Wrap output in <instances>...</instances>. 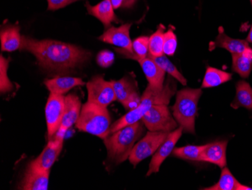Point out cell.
Segmentation results:
<instances>
[{
  "label": "cell",
  "instance_id": "obj_17",
  "mask_svg": "<svg viewBox=\"0 0 252 190\" xmlns=\"http://www.w3.org/2000/svg\"><path fill=\"white\" fill-rule=\"evenodd\" d=\"M86 7L89 15L97 18L106 28H110L113 22H119L110 0H103L96 5H92L86 2Z\"/></svg>",
  "mask_w": 252,
  "mask_h": 190
},
{
  "label": "cell",
  "instance_id": "obj_18",
  "mask_svg": "<svg viewBox=\"0 0 252 190\" xmlns=\"http://www.w3.org/2000/svg\"><path fill=\"white\" fill-rule=\"evenodd\" d=\"M45 85L50 91V93L58 95H64L70 89L76 86L86 85L81 78L73 76H57L50 80H46Z\"/></svg>",
  "mask_w": 252,
  "mask_h": 190
},
{
  "label": "cell",
  "instance_id": "obj_4",
  "mask_svg": "<svg viewBox=\"0 0 252 190\" xmlns=\"http://www.w3.org/2000/svg\"><path fill=\"white\" fill-rule=\"evenodd\" d=\"M79 131L86 132L99 138L109 136L111 117L107 107L87 102L82 106L81 113L76 123Z\"/></svg>",
  "mask_w": 252,
  "mask_h": 190
},
{
  "label": "cell",
  "instance_id": "obj_7",
  "mask_svg": "<svg viewBox=\"0 0 252 190\" xmlns=\"http://www.w3.org/2000/svg\"><path fill=\"white\" fill-rule=\"evenodd\" d=\"M168 133H169L167 132L149 131L141 140H139L134 145L128 158L130 163L135 167L143 160L154 154L165 141Z\"/></svg>",
  "mask_w": 252,
  "mask_h": 190
},
{
  "label": "cell",
  "instance_id": "obj_36",
  "mask_svg": "<svg viewBox=\"0 0 252 190\" xmlns=\"http://www.w3.org/2000/svg\"><path fill=\"white\" fill-rule=\"evenodd\" d=\"M110 1H111L112 5H113L114 9L120 8L123 5V0H110Z\"/></svg>",
  "mask_w": 252,
  "mask_h": 190
},
{
  "label": "cell",
  "instance_id": "obj_13",
  "mask_svg": "<svg viewBox=\"0 0 252 190\" xmlns=\"http://www.w3.org/2000/svg\"><path fill=\"white\" fill-rule=\"evenodd\" d=\"M227 140H221L205 145L200 154L199 161L212 163L223 168L226 165V152Z\"/></svg>",
  "mask_w": 252,
  "mask_h": 190
},
{
  "label": "cell",
  "instance_id": "obj_14",
  "mask_svg": "<svg viewBox=\"0 0 252 190\" xmlns=\"http://www.w3.org/2000/svg\"><path fill=\"white\" fill-rule=\"evenodd\" d=\"M82 104L80 99L75 94L65 96V109L62 125L57 133L64 134L69 129L76 124L81 113Z\"/></svg>",
  "mask_w": 252,
  "mask_h": 190
},
{
  "label": "cell",
  "instance_id": "obj_19",
  "mask_svg": "<svg viewBox=\"0 0 252 190\" xmlns=\"http://www.w3.org/2000/svg\"><path fill=\"white\" fill-rule=\"evenodd\" d=\"M249 42L247 40L244 39H234V38H230L228 37L224 33L223 28L220 27L219 28V35L215 39V42H214L213 47L223 48L226 50L229 51L233 54H239L243 53L246 49H249Z\"/></svg>",
  "mask_w": 252,
  "mask_h": 190
},
{
  "label": "cell",
  "instance_id": "obj_9",
  "mask_svg": "<svg viewBox=\"0 0 252 190\" xmlns=\"http://www.w3.org/2000/svg\"><path fill=\"white\" fill-rule=\"evenodd\" d=\"M65 96L50 93L45 106V120L49 140L59 131L64 114Z\"/></svg>",
  "mask_w": 252,
  "mask_h": 190
},
{
  "label": "cell",
  "instance_id": "obj_35",
  "mask_svg": "<svg viewBox=\"0 0 252 190\" xmlns=\"http://www.w3.org/2000/svg\"><path fill=\"white\" fill-rule=\"evenodd\" d=\"M137 0H123V5L122 7L123 8H131L134 5Z\"/></svg>",
  "mask_w": 252,
  "mask_h": 190
},
{
  "label": "cell",
  "instance_id": "obj_10",
  "mask_svg": "<svg viewBox=\"0 0 252 190\" xmlns=\"http://www.w3.org/2000/svg\"><path fill=\"white\" fill-rule=\"evenodd\" d=\"M64 134L57 133L52 139L49 140L46 147L37 158L32 160L28 167L41 171H50L55 161L63 149Z\"/></svg>",
  "mask_w": 252,
  "mask_h": 190
},
{
  "label": "cell",
  "instance_id": "obj_1",
  "mask_svg": "<svg viewBox=\"0 0 252 190\" xmlns=\"http://www.w3.org/2000/svg\"><path fill=\"white\" fill-rule=\"evenodd\" d=\"M21 50L28 51L36 57L39 66L52 72H67L89 61L92 53L76 45L52 40L21 37Z\"/></svg>",
  "mask_w": 252,
  "mask_h": 190
},
{
  "label": "cell",
  "instance_id": "obj_28",
  "mask_svg": "<svg viewBox=\"0 0 252 190\" xmlns=\"http://www.w3.org/2000/svg\"><path fill=\"white\" fill-rule=\"evenodd\" d=\"M150 56H151V55H150ZM151 57L154 59V62H155L162 70L165 71V73H168L170 76L175 78V80H178L181 84L184 85V86H186L187 83H188L186 78L180 73L179 71L177 69L176 67H175L173 64L171 63V61H170L165 55H161V56H158V57H153V56H151Z\"/></svg>",
  "mask_w": 252,
  "mask_h": 190
},
{
  "label": "cell",
  "instance_id": "obj_3",
  "mask_svg": "<svg viewBox=\"0 0 252 190\" xmlns=\"http://www.w3.org/2000/svg\"><path fill=\"white\" fill-rule=\"evenodd\" d=\"M142 120L126 126L112 133L104 140L110 161L120 164L128 159L134 145L145 131Z\"/></svg>",
  "mask_w": 252,
  "mask_h": 190
},
{
  "label": "cell",
  "instance_id": "obj_15",
  "mask_svg": "<svg viewBox=\"0 0 252 190\" xmlns=\"http://www.w3.org/2000/svg\"><path fill=\"white\" fill-rule=\"evenodd\" d=\"M136 61L139 62L150 86L154 88L163 87L165 71L162 70L150 55L144 59H138Z\"/></svg>",
  "mask_w": 252,
  "mask_h": 190
},
{
  "label": "cell",
  "instance_id": "obj_27",
  "mask_svg": "<svg viewBox=\"0 0 252 190\" xmlns=\"http://www.w3.org/2000/svg\"><path fill=\"white\" fill-rule=\"evenodd\" d=\"M164 35L165 28L162 25L154 34L150 37L149 40V55L153 57H158L165 55L163 51Z\"/></svg>",
  "mask_w": 252,
  "mask_h": 190
},
{
  "label": "cell",
  "instance_id": "obj_2",
  "mask_svg": "<svg viewBox=\"0 0 252 190\" xmlns=\"http://www.w3.org/2000/svg\"><path fill=\"white\" fill-rule=\"evenodd\" d=\"M174 79L175 78L169 75L162 88H154L148 85L141 96L140 106L134 110L128 111V113L112 124L109 135L123 127L141 120L153 106L169 104L170 100L176 92L177 83Z\"/></svg>",
  "mask_w": 252,
  "mask_h": 190
},
{
  "label": "cell",
  "instance_id": "obj_37",
  "mask_svg": "<svg viewBox=\"0 0 252 190\" xmlns=\"http://www.w3.org/2000/svg\"><path fill=\"white\" fill-rule=\"evenodd\" d=\"M246 40L248 42H250V43H252V27H251L250 31H249V35H248L247 39Z\"/></svg>",
  "mask_w": 252,
  "mask_h": 190
},
{
  "label": "cell",
  "instance_id": "obj_5",
  "mask_svg": "<svg viewBox=\"0 0 252 190\" xmlns=\"http://www.w3.org/2000/svg\"><path fill=\"white\" fill-rule=\"evenodd\" d=\"M202 94V89L191 88H185L177 93L176 101L172 107L173 116L186 133L195 134L198 103Z\"/></svg>",
  "mask_w": 252,
  "mask_h": 190
},
{
  "label": "cell",
  "instance_id": "obj_22",
  "mask_svg": "<svg viewBox=\"0 0 252 190\" xmlns=\"http://www.w3.org/2000/svg\"><path fill=\"white\" fill-rule=\"evenodd\" d=\"M232 68L242 77H249L252 70V49L249 48L243 53L233 54Z\"/></svg>",
  "mask_w": 252,
  "mask_h": 190
},
{
  "label": "cell",
  "instance_id": "obj_11",
  "mask_svg": "<svg viewBox=\"0 0 252 190\" xmlns=\"http://www.w3.org/2000/svg\"><path fill=\"white\" fill-rule=\"evenodd\" d=\"M183 132H184L183 127L180 126V127L177 128L176 130L168 133V137L165 139V141L162 143V145L158 147L157 152L154 153L151 163H150V165H149L147 177H149L154 173L158 172L162 163L168 158V156H169L170 154L173 152L177 143L182 136Z\"/></svg>",
  "mask_w": 252,
  "mask_h": 190
},
{
  "label": "cell",
  "instance_id": "obj_30",
  "mask_svg": "<svg viewBox=\"0 0 252 190\" xmlns=\"http://www.w3.org/2000/svg\"><path fill=\"white\" fill-rule=\"evenodd\" d=\"M10 59H5L3 55L0 57V91L1 93H6L11 91L13 89V85L8 79L7 75L8 65H9Z\"/></svg>",
  "mask_w": 252,
  "mask_h": 190
},
{
  "label": "cell",
  "instance_id": "obj_26",
  "mask_svg": "<svg viewBox=\"0 0 252 190\" xmlns=\"http://www.w3.org/2000/svg\"><path fill=\"white\" fill-rule=\"evenodd\" d=\"M117 100L123 103L131 93L137 91V83L131 78L125 76L119 80H111Z\"/></svg>",
  "mask_w": 252,
  "mask_h": 190
},
{
  "label": "cell",
  "instance_id": "obj_8",
  "mask_svg": "<svg viewBox=\"0 0 252 190\" xmlns=\"http://www.w3.org/2000/svg\"><path fill=\"white\" fill-rule=\"evenodd\" d=\"M88 102L107 107L117 100L112 81L104 80V76L97 75L86 83Z\"/></svg>",
  "mask_w": 252,
  "mask_h": 190
},
{
  "label": "cell",
  "instance_id": "obj_16",
  "mask_svg": "<svg viewBox=\"0 0 252 190\" xmlns=\"http://www.w3.org/2000/svg\"><path fill=\"white\" fill-rule=\"evenodd\" d=\"M49 171H41L28 167L21 182V190H46L49 187Z\"/></svg>",
  "mask_w": 252,
  "mask_h": 190
},
{
  "label": "cell",
  "instance_id": "obj_6",
  "mask_svg": "<svg viewBox=\"0 0 252 190\" xmlns=\"http://www.w3.org/2000/svg\"><path fill=\"white\" fill-rule=\"evenodd\" d=\"M149 131L170 132L178 128V122L172 117L168 105H155L141 119Z\"/></svg>",
  "mask_w": 252,
  "mask_h": 190
},
{
  "label": "cell",
  "instance_id": "obj_24",
  "mask_svg": "<svg viewBox=\"0 0 252 190\" xmlns=\"http://www.w3.org/2000/svg\"><path fill=\"white\" fill-rule=\"evenodd\" d=\"M149 37L142 36L136 38L132 42L133 52L131 53L123 49H115V51L124 57L137 60L144 59L149 55Z\"/></svg>",
  "mask_w": 252,
  "mask_h": 190
},
{
  "label": "cell",
  "instance_id": "obj_38",
  "mask_svg": "<svg viewBox=\"0 0 252 190\" xmlns=\"http://www.w3.org/2000/svg\"><path fill=\"white\" fill-rule=\"evenodd\" d=\"M251 4H252V0H250Z\"/></svg>",
  "mask_w": 252,
  "mask_h": 190
},
{
  "label": "cell",
  "instance_id": "obj_21",
  "mask_svg": "<svg viewBox=\"0 0 252 190\" xmlns=\"http://www.w3.org/2000/svg\"><path fill=\"white\" fill-rule=\"evenodd\" d=\"M206 190H251L252 188L243 185L238 182L234 176L227 167L222 168L221 174L219 182L212 187L203 189Z\"/></svg>",
  "mask_w": 252,
  "mask_h": 190
},
{
  "label": "cell",
  "instance_id": "obj_32",
  "mask_svg": "<svg viewBox=\"0 0 252 190\" xmlns=\"http://www.w3.org/2000/svg\"><path fill=\"white\" fill-rule=\"evenodd\" d=\"M115 60V55L108 50L100 51L97 56V62L102 68H109L113 65Z\"/></svg>",
  "mask_w": 252,
  "mask_h": 190
},
{
  "label": "cell",
  "instance_id": "obj_33",
  "mask_svg": "<svg viewBox=\"0 0 252 190\" xmlns=\"http://www.w3.org/2000/svg\"><path fill=\"white\" fill-rule=\"evenodd\" d=\"M141 96L138 94L137 91H135L131 93V94L122 103V105H123V107H124L126 110L131 111L137 109V108L140 106V104H141Z\"/></svg>",
  "mask_w": 252,
  "mask_h": 190
},
{
  "label": "cell",
  "instance_id": "obj_20",
  "mask_svg": "<svg viewBox=\"0 0 252 190\" xmlns=\"http://www.w3.org/2000/svg\"><path fill=\"white\" fill-rule=\"evenodd\" d=\"M1 49L3 52H14L21 48V36L18 25H8L0 33Z\"/></svg>",
  "mask_w": 252,
  "mask_h": 190
},
{
  "label": "cell",
  "instance_id": "obj_25",
  "mask_svg": "<svg viewBox=\"0 0 252 190\" xmlns=\"http://www.w3.org/2000/svg\"><path fill=\"white\" fill-rule=\"evenodd\" d=\"M231 78V74L215 69L212 67H208L202 80V87L211 88L220 86L222 83L230 81Z\"/></svg>",
  "mask_w": 252,
  "mask_h": 190
},
{
  "label": "cell",
  "instance_id": "obj_23",
  "mask_svg": "<svg viewBox=\"0 0 252 190\" xmlns=\"http://www.w3.org/2000/svg\"><path fill=\"white\" fill-rule=\"evenodd\" d=\"M233 109L244 107L252 110V88L245 80H240L236 83V98L231 104Z\"/></svg>",
  "mask_w": 252,
  "mask_h": 190
},
{
  "label": "cell",
  "instance_id": "obj_29",
  "mask_svg": "<svg viewBox=\"0 0 252 190\" xmlns=\"http://www.w3.org/2000/svg\"><path fill=\"white\" fill-rule=\"evenodd\" d=\"M204 146H187L174 149L172 154L176 158L189 161H199L200 154L205 148Z\"/></svg>",
  "mask_w": 252,
  "mask_h": 190
},
{
  "label": "cell",
  "instance_id": "obj_34",
  "mask_svg": "<svg viewBox=\"0 0 252 190\" xmlns=\"http://www.w3.org/2000/svg\"><path fill=\"white\" fill-rule=\"evenodd\" d=\"M76 1L79 0H48V9H60Z\"/></svg>",
  "mask_w": 252,
  "mask_h": 190
},
{
  "label": "cell",
  "instance_id": "obj_31",
  "mask_svg": "<svg viewBox=\"0 0 252 190\" xmlns=\"http://www.w3.org/2000/svg\"><path fill=\"white\" fill-rule=\"evenodd\" d=\"M177 45H178V41H177V37L175 33L171 30L165 32L163 45L164 54L169 55V56L173 55L176 51Z\"/></svg>",
  "mask_w": 252,
  "mask_h": 190
},
{
  "label": "cell",
  "instance_id": "obj_12",
  "mask_svg": "<svg viewBox=\"0 0 252 190\" xmlns=\"http://www.w3.org/2000/svg\"><path fill=\"white\" fill-rule=\"evenodd\" d=\"M131 24H125L119 28L110 27L99 37L98 39L107 43L113 44L131 53L133 52L132 41L130 38Z\"/></svg>",
  "mask_w": 252,
  "mask_h": 190
}]
</instances>
